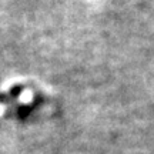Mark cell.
<instances>
[{
  "mask_svg": "<svg viewBox=\"0 0 154 154\" xmlns=\"http://www.w3.org/2000/svg\"><path fill=\"white\" fill-rule=\"evenodd\" d=\"M29 111H30L29 107H20V109H19V114H20V117H26Z\"/></svg>",
  "mask_w": 154,
  "mask_h": 154,
  "instance_id": "6da1fadb",
  "label": "cell"
},
{
  "mask_svg": "<svg viewBox=\"0 0 154 154\" xmlns=\"http://www.w3.org/2000/svg\"><path fill=\"white\" fill-rule=\"evenodd\" d=\"M20 91H22V87H20V86H16L14 88H11V90H10V94H11V96H17Z\"/></svg>",
  "mask_w": 154,
  "mask_h": 154,
  "instance_id": "7a4b0ae2",
  "label": "cell"
}]
</instances>
